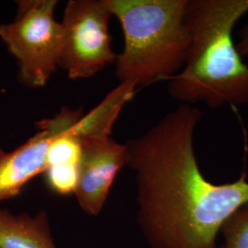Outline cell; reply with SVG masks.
Masks as SVG:
<instances>
[{"mask_svg":"<svg viewBox=\"0 0 248 248\" xmlns=\"http://www.w3.org/2000/svg\"><path fill=\"white\" fill-rule=\"evenodd\" d=\"M202 111L180 104L125 143L136 184V219L149 248H217L222 223L248 203V178L216 184L194 149Z\"/></svg>","mask_w":248,"mask_h":248,"instance_id":"cell-1","label":"cell"},{"mask_svg":"<svg viewBox=\"0 0 248 248\" xmlns=\"http://www.w3.org/2000/svg\"><path fill=\"white\" fill-rule=\"evenodd\" d=\"M248 13V0H188L191 44L186 63L169 81L180 104L211 108L248 104V64L237 51L233 29Z\"/></svg>","mask_w":248,"mask_h":248,"instance_id":"cell-2","label":"cell"},{"mask_svg":"<svg viewBox=\"0 0 248 248\" xmlns=\"http://www.w3.org/2000/svg\"><path fill=\"white\" fill-rule=\"evenodd\" d=\"M187 1L105 0L124 32V50L115 62L120 84L139 89L182 70L191 44Z\"/></svg>","mask_w":248,"mask_h":248,"instance_id":"cell-3","label":"cell"},{"mask_svg":"<svg viewBox=\"0 0 248 248\" xmlns=\"http://www.w3.org/2000/svg\"><path fill=\"white\" fill-rule=\"evenodd\" d=\"M17 3L16 18L0 25V39L17 60L20 82L29 88H43L59 68L63 26L54 18L58 1Z\"/></svg>","mask_w":248,"mask_h":248,"instance_id":"cell-4","label":"cell"},{"mask_svg":"<svg viewBox=\"0 0 248 248\" xmlns=\"http://www.w3.org/2000/svg\"><path fill=\"white\" fill-rule=\"evenodd\" d=\"M111 17L105 0L67 2L62 20L59 68L66 72L70 79L92 78L115 63L118 54L111 49L108 30Z\"/></svg>","mask_w":248,"mask_h":248,"instance_id":"cell-5","label":"cell"},{"mask_svg":"<svg viewBox=\"0 0 248 248\" xmlns=\"http://www.w3.org/2000/svg\"><path fill=\"white\" fill-rule=\"evenodd\" d=\"M81 116V110L63 107L53 118L38 122V132L15 150L0 147V201L19 195L31 179L45 173L51 143L70 131Z\"/></svg>","mask_w":248,"mask_h":248,"instance_id":"cell-6","label":"cell"},{"mask_svg":"<svg viewBox=\"0 0 248 248\" xmlns=\"http://www.w3.org/2000/svg\"><path fill=\"white\" fill-rule=\"evenodd\" d=\"M80 141L79 177L74 195L85 213L97 216L106 204L117 175L127 166V148L110 135L86 137Z\"/></svg>","mask_w":248,"mask_h":248,"instance_id":"cell-7","label":"cell"},{"mask_svg":"<svg viewBox=\"0 0 248 248\" xmlns=\"http://www.w3.org/2000/svg\"><path fill=\"white\" fill-rule=\"evenodd\" d=\"M0 248H57L49 213L15 214L0 209Z\"/></svg>","mask_w":248,"mask_h":248,"instance_id":"cell-8","label":"cell"},{"mask_svg":"<svg viewBox=\"0 0 248 248\" xmlns=\"http://www.w3.org/2000/svg\"><path fill=\"white\" fill-rule=\"evenodd\" d=\"M223 248H248V203L238 208L222 223Z\"/></svg>","mask_w":248,"mask_h":248,"instance_id":"cell-9","label":"cell"},{"mask_svg":"<svg viewBox=\"0 0 248 248\" xmlns=\"http://www.w3.org/2000/svg\"><path fill=\"white\" fill-rule=\"evenodd\" d=\"M45 182L57 195L75 193L79 177V165H56L45 169Z\"/></svg>","mask_w":248,"mask_h":248,"instance_id":"cell-10","label":"cell"},{"mask_svg":"<svg viewBox=\"0 0 248 248\" xmlns=\"http://www.w3.org/2000/svg\"><path fill=\"white\" fill-rule=\"evenodd\" d=\"M239 40L236 43V48L243 58L248 57V23L242 27L238 31Z\"/></svg>","mask_w":248,"mask_h":248,"instance_id":"cell-11","label":"cell"},{"mask_svg":"<svg viewBox=\"0 0 248 248\" xmlns=\"http://www.w3.org/2000/svg\"><path fill=\"white\" fill-rule=\"evenodd\" d=\"M217 248H223V247L222 246H221V247H218Z\"/></svg>","mask_w":248,"mask_h":248,"instance_id":"cell-12","label":"cell"}]
</instances>
